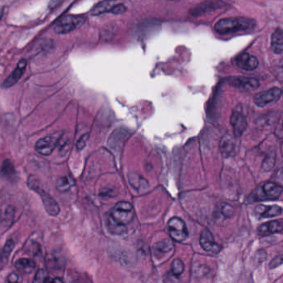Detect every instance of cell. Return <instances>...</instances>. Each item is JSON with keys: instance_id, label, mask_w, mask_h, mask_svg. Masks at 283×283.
I'll return each mask as SVG.
<instances>
[{"instance_id": "836d02e7", "label": "cell", "mask_w": 283, "mask_h": 283, "mask_svg": "<svg viewBox=\"0 0 283 283\" xmlns=\"http://www.w3.org/2000/svg\"><path fill=\"white\" fill-rule=\"evenodd\" d=\"M63 0H51L49 3L50 9H54L62 2Z\"/></svg>"}, {"instance_id": "4316f807", "label": "cell", "mask_w": 283, "mask_h": 283, "mask_svg": "<svg viewBox=\"0 0 283 283\" xmlns=\"http://www.w3.org/2000/svg\"><path fill=\"white\" fill-rule=\"evenodd\" d=\"M47 278V272L43 269L38 270V272L35 275V278H34L33 281L34 282H45Z\"/></svg>"}, {"instance_id": "8992f818", "label": "cell", "mask_w": 283, "mask_h": 283, "mask_svg": "<svg viewBox=\"0 0 283 283\" xmlns=\"http://www.w3.org/2000/svg\"><path fill=\"white\" fill-rule=\"evenodd\" d=\"M168 230L171 238L177 242L185 241L189 235L185 222L177 217H174L169 219Z\"/></svg>"}, {"instance_id": "ac0fdd59", "label": "cell", "mask_w": 283, "mask_h": 283, "mask_svg": "<svg viewBox=\"0 0 283 283\" xmlns=\"http://www.w3.org/2000/svg\"><path fill=\"white\" fill-rule=\"evenodd\" d=\"M271 49L276 54L283 52V29L278 28L271 35Z\"/></svg>"}, {"instance_id": "44dd1931", "label": "cell", "mask_w": 283, "mask_h": 283, "mask_svg": "<svg viewBox=\"0 0 283 283\" xmlns=\"http://www.w3.org/2000/svg\"><path fill=\"white\" fill-rule=\"evenodd\" d=\"M173 243L169 239H164L159 242L154 247V249L159 253H166L173 250Z\"/></svg>"}, {"instance_id": "5b68a950", "label": "cell", "mask_w": 283, "mask_h": 283, "mask_svg": "<svg viewBox=\"0 0 283 283\" xmlns=\"http://www.w3.org/2000/svg\"><path fill=\"white\" fill-rule=\"evenodd\" d=\"M282 191V188L280 185L273 182H267L256 190L250 198H253V201L278 199Z\"/></svg>"}, {"instance_id": "5bb4252c", "label": "cell", "mask_w": 283, "mask_h": 283, "mask_svg": "<svg viewBox=\"0 0 283 283\" xmlns=\"http://www.w3.org/2000/svg\"><path fill=\"white\" fill-rule=\"evenodd\" d=\"M282 211V208L278 205L267 206L260 204L256 207L254 213L259 218H267L281 215Z\"/></svg>"}, {"instance_id": "e575fe53", "label": "cell", "mask_w": 283, "mask_h": 283, "mask_svg": "<svg viewBox=\"0 0 283 283\" xmlns=\"http://www.w3.org/2000/svg\"><path fill=\"white\" fill-rule=\"evenodd\" d=\"M277 178L283 181V168L279 171L278 175H277Z\"/></svg>"}, {"instance_id": "83f0119b", "label": "cell", "mask_w": 283, "mask_h": 283, "mask_svg": "<svg viewBox=\"0 0 283 283\" xmlns=\"http://www.w3.org/2000/svg\"><path fill=\"white\" fill-rule=\"evenodd\" d=\"M281 264H283V255L277 256V257H274L273 259L271 260L269 263V268L270 269H274V268L281 266Z\"/></svg>"}, {"instance_id": "ba28073f", "label": "cell", "mask_w": 283, "mask_h": 283, "mask_svg": "<svg viewBox=\"0 0 283 283\" xmlns=\"http://www.w3.org/2000/svg\"><path fill=\"white\" fill-rule=\"evenodd\" d=\"M59 140L60 138L54 136H46L40 139L39 141L36 143L35 149L37 152L45 156L49 155L56 147V145H59Z\"/></svg>"}, {"instance_id": "277c9868", "label": "cell", "mask_w": 283, "mask_h": 283, "mask_svg": "<svg viewBox=\"0 0 283 283\" xmlns=\"http://www.w3.org/2000/svg\"><path fill=\"white\" fill-rule=\"evenodd\" d=\"M85 22L86 18L82 15H67L55 25L54 32L56 34H67L81 28Z\"/></svg>"}, {"instance_id": "d6986e66", "label": "cell", "mask_w": 283, "mask_h": 283, "mask_svg": "<svg viewBox=\"0 0 283 283\" xmlns=\"http://www.w3.org/2000/svg\"><path fill=\"white\" fill-rule=\"evenodd\" d=\"M17 269L24 273H31L35 269V263L33 260L28 258H21L16 262Z\"/></svg>"}, {"instance_id": "30bf717a", "label": "cell", "mask_w": 283, "mask_h": 283, "mask_svg": "<svg viewBox=\"0 0 283 283\" xmlns=\"http://www.w3.org/2000/svg\"><path fill=\"white\" fill-rule=\"evenodd\" d=\"M230 122H231L232 127L234 128V135L236 137H240L244 133L246 128L248 127L247 120L244 114L239 110H234Z\"/></svg>"}, {"instance_id": "7c38bea8", "label": "cell", "mask_w": 283, "mask_h": 283, "mask_svg": "<svg viewBox=\"0 0 283 283\" xmlns=\"http://www.w3.org/2000/svg\"><path fill=\"white\" fill-rule=\"evenodd\" d=\"M235 64L243 70L253 71L259 65L258 59L249 53L240 54L235 59Z\"/></svg>"}, {"instance_id": "d4e9b609", "label": "cell", "mask_w": 283, "mask_h": 283, "mask_svg": "<svg viewBox=\"0 0 283 283\" xmlns=\"http://www.w3.org/2000/svg\"><path fill=\"white\" fill-rule=\"evenodd\" d=\"M274 163H275V155H269L265 159L264 161L262 163V168L265 171H270L272 167L274 166Z\"/></svg>"}, {"instance_id": "cb8c5ba5", "label": "cell", "mask_w": 283, "mask_h": 283, "mask_svg": "<svg viewBox=\"0 0 283 283\" xmlns=\"http://www.w3.org/2000/svg\"><path fill=\"white\" fill-rule=\"evenodd\" d=\"M171 269H172V272H173L174 275L180 276V275H181V274L184 272L185 264H184V262H183L181 260L176 259L174 261L173 263H172Z\"/></svg>"}, {"instance_id": "8fae6325", "label": "cell", "mask_w": 283, "mask_h": 283, "mask_svg": "<svg viewBox=\"0 0 283 283\" xmlns=\"http://www.w3.org/2000/svg\"><path fill=\"white\" fill-rule=\"evenodd\" d=\"M28 62L25 59H22L21 61L19 62V64L16 66V68L13 71V73L5 79L3 83V87L5 88H10L14 85L16 84L19 82V79L24 75L26 70Z\"/></svg>"}, {"instance_id": "1f68e13d", "label": "cell", "mask_w": 283, "mask_h": 283, "mask_svg": "<svg viewBox=\"0 0 283 283\" xmlns=\"http://www.w3.org/2000/svg\"><path fill=\"white\" fill-rule=\"evenodd\" d=\"M20 281H21V278L17 273L10 274L8 278V281H10V282H19Z\"/></svg>"}, {"instance_id": "e0dca14e", "label": "cell", "mask_w": 283, "mask_h": 283, "mask_svg": "<svg viewBox=\"0 0 283 283\" xmlns=\"http://www.w3.org/2000/svg\"><path fill=\"white\" fill-rule=\"evenodd\" d=\"M116 5H117V0H104L94 6L90 11V14L91 16H98L105 13H110Z\"/></svg>"}, {"instance_id": "3957f363", "label": "cell", "mask_w": 283, "mask_h": 283, "mask_svg": "<svg viewBox=\"0 0 283 283\" xmlns=\"http://www.w3.org/2000/svg\"><path fill=\"white\" fill-rule=\"evenodd\" d=\"M28 185L30 189L39 194L42 199V204L44 206L45 210L47 211L48 214L51 216H56L60 213V208L56 200L48 193L45 192L44 190L39 187L38 183L36 182L35 179L33 177L28 179Z\"/></svg>"}, {"instance_id": "ffe728a7", "label": "cell", "mask_w": 283, "mask_h": 283, "mask_svg": "<svg viewBox=\"0 0 283 283\" xmlns=\"http://www.w3.org/2000/svg\"><path fill=\"white\" fill-rule=\"evenodd\" d=\"M234 139L232 138L231 136L227 135V136H223L220 142V150H221L222 154L225 156H227L234 150Z\"/></svg>"}, {"instance_id": "f1b7e54d", "label": "cell", "mask_w": 283, "mask_h": 283, "mask_svg": "<svg viewBox=\"0 0 283 283\" xmlns=\"http://www.w3.org/2000/svg\"><path fill=\"white\" fill-rule=\"evenodd\" d=\"M89 139V134H85L81 138L78 140L77 142V150H81L85 147V145L87 144V141Z\"/></svg>"}, {"instance_id": "484cf974", "label": "cell", "mask_w": 283, "mask_h": 283, "mask_svg": "<svg viewBox=\"0 0 283 283\" xmlns=\"http://www.w3.org/2000/svg\"><path fill=\"white\" fill-rule=\"evenodd\" d=\"M14 243L12 239H10L9 241H7L6 244H5V248L3 249V257L4 258H6V257L10 256V253L12 252L13 249H14Z\"/></svg>"}, {"instance_id": "4fadbf2b", "label": "cell", "mask_w": 283, "mask_h": 283, "mask_svg": "<svg viewBox=\"0 0 283 283\" xmlns=\"http://www.w3.org/2000/svg\"><path fill=\"white\" fill-rule=\"evenodd\" d=\"M199 243H200L202 248H204L206 252L218 253H219L220 249H221L220 246L214 241L212 234L207 230L202 231Z\"/></svg>"}, {"instance_id": "6da1fadb", "label": "cell", "mask_w": 283, "mask_h": 283, "mask_svg": "<svg viewBox=\"0 0 283 283\" xmlns=\"http://www.w3.org/2000/svg\"><path fill=\"white\" fill-rule=\"evenodd\" d=\"M134 218L133 207L128 202L117 203L108 214L107 228L112 234H123Z\"/></svg>"}, {"instance_id": "52a82bcc", "label": "cell", "mask_w": 283, "mask_h": 283, "mask_svg": "<svg viewBox=\"0 0 283 283\" xmlns=\"http://www.w3.org/2000/svg\"><path fill=\"white\" fill-rule=\"evenodd\" d=\"M281 96V90L278 87H273L267 91L256 94V96H254V102L257 106L263 107L265 105L278 101Z\"/></svg>"}, {"instance_id": "7a4b0ae2", "label": "cell", "mask_w": 283, "mask_h": 283, "mask_svg": "<svg viewBox=\"0 0 283 283\" xmlns=\"http://www.w3.org/2000/svg\"><path fill=\"white\" fill-rule=\"evenodd\" d=\"M257 23L254 19L245 17H234L222 19L214 25V30L219 34H233L252 31L256 28Z\"/></svg>"}, {"instance_id": "9a60e30c", "label": "cell", "mask_w": 283, "mask_h": 283, "mask_svg": "<svg viewBox=\"0 0 283 283\" xmlns=\"http://www.w3.org/2000/svg\"><path fill=\"white\" fill-rule=\"evenodd\" d=\"M234 209L227 203H218L213 211V217L217 221H222L234 215Z\"/></svg>"}, {"instance_id": "d6a6232c", "label": "cell", "mask_w": 283, "mask_h": 283, "mask_svg": "<svg viewBox=\"0 0 283 283\" xmlns=\"http://www.w3.org/2000/svg\"><path fill=\"white\" fill-rule=\"evenodd\" d=\"M267 254L265 253L264 250H260L257 252L256 254V259H260V262H263L266 259Z\"/></svg>"}, {"instance_id": "2e32d148", "label": "cell", "mask_w": 283, "mask_h": 283, "mask_svg": "<svg viewBox=\"0 0 283 283\" xmlns=\"http://www.w3.org/2000/svg\"><path fill=\"white\" fill-rule=\"evenodd\" d=\"M283 231V222L279 220L276 221H271V222H266L264 224L260 225L257 232L260 235L266 236L270 234L281 233Z\"/></svg>"}, {"instance_id": "9c48e42d", "label": "cell", "mask_w": 283, "mask_h": 283, "mask_svg": "<svg viewBox=\"0 0 283 283\" xmlns=\"http://www.w3.org/2000/svg\"><path fill=\"white\" fill-rule=\"evenodd\" d=\"M230 84L234 87L244 90V91H250L256 89L259 87L258 80L253 77H232L230 79Z\"/></svg>"}, {"instance_id": "f546056e", "label": "cell", "mask_w": 283, "mask_h": 283, "mask_svg": "<svg viewBox=\"0 0 283 283\" xmlns=\"http://www.w3.org/2000/svg\"><path fill=\"white\" fill-rule=\"evenodd\" d=\"M127 10V7L123 4H117V5H115V7L113 8L110 13L116 14V15H118V14H124Z\"/></svg>"}, {"instance_id": "603a6c76", "label": "cell", "mask_w": 283, "mask_h": 283, "mask_svg": "<svg viewBox=\"0 0 283 283\" xmlns=\"http://www.w3.org/2000/svg\"><path fill=\"white\" fill-rule=\"evenodd\" d=\"M130 182H131V185L133 186L136 190H145L146 188V185H147V181H145V182H141V180H143L141 176H136V175H133L132 176H130Z\"/></svg>"}, {"instance_id": "7402d4cb", "label": "cell", "mask_w": 283, "mask_h": 283, "mask_svg": "<svg viewBox=\"0 0 283 283\" xmlns=\"http://www.w3.org/2000/svg\"><path fill=\"white\" fill-rule=\"evenodd\" d=\"M73 185L74 184H73V180H71L70 178H68L67 176H64V177H62V178L58 180V182H56V189L59 191L65 192V191H68Z\"/></svg>"}, {"instance_id": "4dcf8cb0", "label": "cell", "mask_w": 283, "mask_h": 283, "mask_svg": "<svg viewBox=\"0 0 283 283\" xmlns=\"http://www.w3.org/2000/svg\"><path fill=\"white\" fill-rule=\"evenodd\" d=\"M14 168L13 167L12 164L10 163L9 160H5V163H4V165H3V172L6 174V176H9L10 173L13 174L14 172Z\"/></svg>"}, {"instance_id": "d590c367", "label": "cell", "mask_w": 283, "mask_h": 283, "mask_svg": "<svg viewBox=\"0 0 283 283\" xmlns=\"http://www.w3.org/2000/svg\"><path fill=\"white\" fill-rule=\"evenodd\" d=\"M63 282V280L59 278L52 279V282Z\"/></svg>"}]
</instances>
